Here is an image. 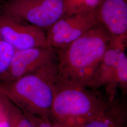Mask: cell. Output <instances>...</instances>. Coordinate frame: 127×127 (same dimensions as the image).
Instances as JSON below:
<instances>
[{
    "instance_id": "6da1fadb",
    "label": "cell",
    "mask_w": 127,
    "mask_h": 127,
    "mask_svg": "<svg viewBox=\"0 0 127 127\" xmlns=\"http://www.w3.org/2000/svg\"><path fill=\"white\" fill-rule=\"evenodd\" d=\"M114 38L99 23L57 50L58 77L87 87Z\"/></svg>"
},
{
    "instance_id": "7a4b0ae2",
    "label": "cell",
    "mask_w": 127,
    "mask_h": 127,
    "mask_svg": "<svg viewBox=\"0 0 127 127\" xmlns=\"http://www.w3.org/2000/svg\"><path fill=\"white\" fill-rule=\"evenodd\" d=\"M58 77L56 61L12 82H0V89L25 114L49 121Z\"/></svg>"
},
{
    "instance_id": "3957f363",
    "label": "cell",
    "mask_w": 127,
    "mask_h": 127,
    "mask_svg": "<svg viewBox=\"0 0 127 127\" xmlns=\"http://www.w3.org/2000/svg\"><path fill=\"white\" fill-rule=\"evenodd\" d=\"M109 104L84 86L58 77L51 117L61 127H82L102 113Z\"/></svg>"
},
{
    "instance_id": "277c9868",
    "label": "cell",
    "mask_w": 127,
    "mask_h": 127,
    "mask_svg": "<svg viewBox=\"0 0 127 127\" xmlns=\"http://www.w3.org/2000/svg\"><path fill=\"white\" fill-rule=\"evenodd\" d=\"M0 12L8 14L46 30L64 16L63 0H4Z\"/></svg>"
},
{
    "instance_id": "5b68a950",
    "label": "cell",
    "mask_w": 127,
    "mask_h": 127,
    "mask_svg": "<svg viewBox=\"0 0 127 127\" xmlns=\"http://www.w3.org/2000/svg\"><path fill=\"white\" fill-rule=\"evenodd\" d=\"M97 8L90 12L64 16L59 19L46 30V47L56 50L64 48L99 23Z\"/></svg>"
},
{
    "instance_id": "8992f818",
    "label": "cell",
    "mask_w": 127,
    "mask_h": 127,
    "mask_svg": "<svg viewBox=\"0 0 127 127\" xmlns=\"http://www.w3.org/2000/svg\"><path fill=\"white\" fill-rule=\"evenodd\" d=\"M0 34L16 50L46 46L45 30L8 14L0 12Z\"/></svg>"
},
{
    "instance_id": "52a82bcc",
    "label": "cell",
    "mask_w": 127,
    "mask_h": 127,
    "mask_svg": "<svg viewBox=\"0 0 127 127\" xmlns=\"http://www.w3.org/2000/svg\"><path fill=\"white\" fill-rule=\"evenodd\" d=\"M56 61V50L50 47H38L16 50L9 70L0 82H12L27 73L34 72Z\"/></svg>"
},
{
    "instance_id": "ba28073f",
    "label": "cell",
    "mask_w": 127,
    "mask_h": 127,
    "mask_svg": "<svg viewBox=\"0 0 127 127\" xmlns=\"http://www.w3.org/2000/svg\"><path fill=\"white\" fill-rule=\"evenodd\" d=\"M127 37H114L87 87L95 88L106 85L111 90L117 86L115 80L117 65L120 52L123 48L126 47Z\"/></svg>"
},
{
    "instance_id": "9c48e42d",
    "label": "cell",
    "mask_w": 127,
    "mask_h": 127,
    "mask_svg": "<svg viewBox=\"0 0 127 127\" xmlns=\"http://www.w3.org/2000/svg\"><path fill=\"white\" fill-rule=\"evenodd\" d=\"M97 12L99 23L113 36H127V0H102Z\"/></svg>"
},
{
    "instance_id": "30bf717a",
    "label": "cell",
    "mask_w": 127,
    "mask_h": 127,
    "mask_svg": "<svg viewBox=\"0 0 127 127\" xmlns=\"http://www.w3.org/2000/svg\"><path fill=\"white\" fill-rule=\"evenodd\" d=\"M11 127H35L31 121L20 109L9 98L4 95L1 98Z\"/></svg>"
},
{
    "instance_id": "8fae6325",
    "label": "cell",
    "mask_w": 127,
    "mask_h": 127,
    "mask_svg": "<svg viewBox=\"0 0 127 127\" xmlns=\"http://www.w3.org/2000/svg\"><path fill=\"white\" fill-rule=\"evenodd\" d=\"M102 0H63L64 16L90 12L95 9Z\"/></svg>"
},
{
    "instance_id": "7c38bea8",
    "label": "cell",
    "mask_w": 127,
    "mask_h": 127,
    "mask_svg": "<svg viewBox=\"0 0 127 127\" xmlns=\"http://www.w3.org/2000/svg\"><path fill=\"white\" fill-rule=\"evenodd\" d=\"M16 50L0 34V82L8 72Z\"/></svg>"
},
{
    "instance_id": "4fadbf2b",
    "label": "cell",
    "mask_w": 127,
    "mask_h": 127,
    "mask_svg": "<svg viewBox=\"0 0 127 127\" xmlns=\"http://www.w3.org/2000/svg\"><path fill=\"white\" fill-rule=\"evenodd\" d=\"M116 84L124 90L127 89V57L125 47L120 52L116 70Z\"/></svg>"
},
{
    "instance_id": "5bb4252c",
    "label": "cell",
    "mask_w": 127,
    "mask_h": 127,
    "mask_svg": "<svg viewBox=\"0 0 127 127\" xmlns=\"http://www.w3.org/2000/svg\"><path fill=\"white\" fill-rule=\"evenodd\" d=\"M0 127H11L9 119L6 113L4 116L0 120Z\"/></svg>"
},
{
    "instance_id": "9a60e30c",
    "label": "cell",
    "mask_w": 127,
    "mask_h": 127,
    "mask_svg": "<svg viewBox=\"0 0 127 127\" xmlns=\"http://www.w3.org/2000/svg\"><path fill=\"white\" fill-rule=\"evenodd\" d=\"M51 127H61L59 126V125H57V124H54L53 125H52V126Z\"/></svg>"
},
{
    "instance_id": "2e32d148",
    "label": "cell",
    "mask_w": 127,
    "mask_h": 127,
    "mask_svg": "<svg viewBox=\"0 0 127 127\" xmlns=\"http://www.w3.org/2000/svg\"><path fill=\"white\" fill-rule=\"evenodd\" d=\"M0 0V4L1 3V2H2L4 0Z\"/></svg>"
},
{
    "instance_id": "e0dca14e",
    "label": "cell",
    "mask_w": 127,
    "mask_h": 127,
    "mask_svg": "<svg viewBox=\"0 0 127 127\" xmlns=\"http://www.w3.org/2000/svg\"></svg>"
}]
</instances>
